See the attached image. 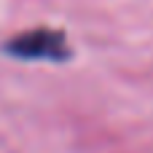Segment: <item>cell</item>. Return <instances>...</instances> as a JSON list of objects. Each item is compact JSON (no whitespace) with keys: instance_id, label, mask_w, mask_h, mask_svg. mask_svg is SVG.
I'll return each mask as SVG.
<instances>
[{"instance_id":"cell-1","label":"cell","mask_w":153,"mask_h":153,"mask_svg":"<svg viewBox=\"0 0 153 153\" xmlns=\"http://www.w3.org/2000/svg\"><path fill=\"white\" fill-rule=\"evenodd\" d=\"M5 51L19 56V59H67L70 51H67V43H65V35L62 32H54V30H30L13 40L5 43Z\"/></svg>"}]
</instances>
